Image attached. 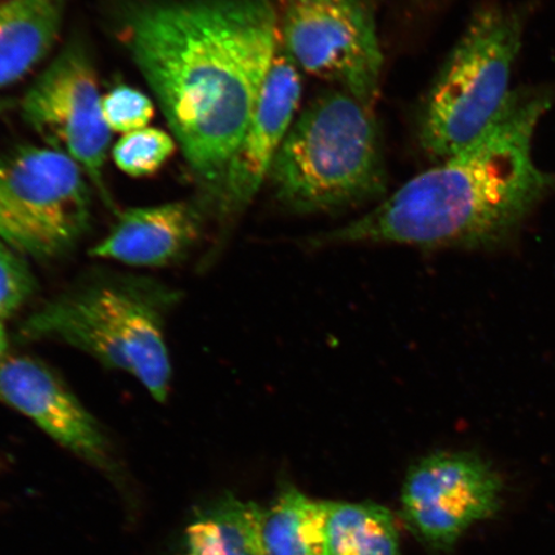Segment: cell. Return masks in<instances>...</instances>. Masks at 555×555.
Instances as JSON below:
<instances>
[{
  "label": "cell",
  "instance_id": "obj_18",
  "mask_svg": "<svg viewBox=\"0 0 555 555\" xmlns=\"http://www.w3.org/2000/svg\"><path fill=\"white\" fill-rule=\"evenodd\" d=\"M29 263L0 240V321L15 317L37 294Z\"/></svg>",
  "mask_w": 555,
  "mask_h": 555
},
{
  "label": "cell",
  "instance_id": "obj_16",
  "mask_svg": "<svg viewBox=\"0 0 555 555\" xmlns=\"http://www.w3.org/2000/svg\"><path fill=\"white\" fill-rule=\"evenodd\" d=\"M330 555H400L395 517L376 503L332 502Z\"/></svg>",
  "mask_w": 555,
  "mask_h": 555
},
{
  "label": "cell",
  "instance_id": "obj_14",
  "mask_svg": "<svg viewBox=\"0 0 555 555\" xmlns=\"http://www.w3.org/2000/svg\"><path fill=\"white\" fill-rule=\"evenodd\" d=\"M262 508L233 494L207 503L185 529L182 555H267Z\"/></svg>",
  "mask_w": 555,
  "mask_h": 555
},
{
  "label": "cell",
  "instance_id": "obj_6",
  "mask_svg": "<svg viewBox=\"0 0 555 555\" xmlns=\"http://www.w3.org/2000/svg\"><path fill=\"white\" fill-rule=\"evenodd\" d=\"M92 191L78 164L46 145L2 152L0 240L25 259L66 258L92 224Z\"/></svg>",
  "mask_w": 555,
  "mask_h": 555
},
{
  "label": "cell",
  "instance_id": "obj_15",
  "mask_svg": "<svg viewBox=\"0 0 555 555\" xmlns=\"http://www.w3.org/2000/svg\"><path fill=\"white\" fill-rule=\"evenodd\" d=\"M331 505L287 485L268 508H262L261 538L267 555H330Z\"/></svg>",
  "mask_w": 555,
  "mask_h": 555
},
{
  "label": "cell",
  "instance_id": "obj_2",
  "mask_svg": "<svg viewBox=\"0 0 555 555\" xmlns=\"http://www.w3.org/2000/svg\"><path fill=\"white\" fill-rule=\"evenodd\" d=\"M553 101L545 88L513 90L480 141L418 173L363 217L310 238V245L475 248L503 240L555 190V173L533 157L537 130Z\"/></svg>",
  "mask_w": 555,
  "mask_h": 555
},
{
  "label": "cell",
  "instance_id": "obj_5",
  "mask_svg": "<svg viewBox=\"0 0 555 555\" xmlns=\"http://www.w3.org/2000/svg\"><path fill=\"white\" fill-rule=\"evenodd\" d=\"M526 23V10L515 5L490 3L472 16L420 114V145L436 164L480 141L502 114Z\"/></svg>",
  "mask_w": 555,
  "mask_h": 555
},
{
  "label": "cell",
  "instance_id": "obj_10",
  "mask_svg": "<svg viewBox=\"0 0 555 555\" xmlns=\"http://www.w3.org/2000/svg\"><path fill=\"white\" fill-rule=\"evenodd\" d=\"M301 94L300 69L280 46L251 121L210 204V214L224 233L268 183L278 151L296 119Z\"/></svg>",
  "mask_w": 555,
  "mask_h": 555
},
{
  "label": "cell",
  "instance_id": "obj_17",
  "mask_svg": "<svg viewBox=\"0 0 555 555\" xmlns=\"http://www.w3.org/2000/svg\"><path fill=\"white\" fill-rule=\"evenodd\" d=\"M177 147L176 138L168 131L147 127L121 135L111 152L122 172L129 177L144 178L162 169Z\"/></svg>",
  "mask_w": 555,
  "mask_h": 555
},
{
  "label": "cell",
  "instance_id": "obj_12",
  "mask_svg": "<svg viewBox=\"0 0 555 555\" xmlns=\"http://www.w3.org/2000/svg\"><path fill=\"white\" fill-rule=\"evenodd\" d=\"M208 215L203 199L128 208L90 255L129 267L173 266L196 245Z\"/></svg>",
  "mask_w": 555,
  "mask_h": 555
},
{
  "label": "cell",
  "instance_id": "obj_9",
  "mask_svg": "<svg viewBox=\"0 0 555 555\" xmlns=\"http://www.w3.org/2000/svg\"><path fill=\"white\" fill-rule=\"evenodd\" d=\"M504 483L491 464L467 451H439L408 470L401 491L402 515L423 543L453 550L472 527L494 518Z\"/></svg>",
  "mask_w": 555,
  "mask_h": 555
},
{
  "label": "cell",
  "instance_id": "obj_8",
  "mask_svg": "<svg viewBox=\"0 0 555 555\" xmlns=\"http://www.w3.org/2000/svg\"><path fill=\"white\" fill-rule=\"evenodd\" d=\"M102 99L92 59L81 44L69 43L26 90L21 116L46 147L80 166L111 207L104 170L113 131L104 121Z\"/></svg>",
  "mask_w": 555,
  "mask_h": 555
},
{
  "label": "cell",
  "instance_id": "obj_19",
  "mask_svg": "<svg viewBox=\"0 0 555 555\" xmlns=\"http://www.w3.org/2000/svg\"><path fill=\"white\" fill-rule=\"evenodd\" d=\"M102 109L108 129L122 135L147 128L155 116L150 96L129 86H117L104 94Z\"/></svg>",
  "mask_w": 555,
  "mask_h": 555
},
{
  "label": "cell",
  "instance_id": "obj_1",
  "mask_svg": "<svg viewBox=\"0 0 555 555\" xmlns=\"http://www.w3.org/2000/svg\"><path fill=\"white\" fill-rule=\"evenodd\" d=\"M121 41L210 204L237 151L278 50L273 0H144Z\"/></svg>",
  "mask_w": 555,
  "mask_h": 555
},
{
  "label": "cell",
  "instance_id": "obj_20",
  "mask_svg": "<svg viewBox=\"0 0 555 555\" xmlns=\"http://www.w3.org/2000/svg\"><path fill=\"white\" fill-rule=\"evenodd\" d=\"M10 337L9 333L4 327L3 321H0V366H2L7 359H9L10 353Z\"/></svg>",
  "mask_w": 555,
  "mask_h": 555
},
{
  "label": "cell",
  "instance_id": "obj_3",
  "mask_svg": "<svg viewBox=\"0 0 555 555\" xmlns=\"http://www.w3.org/2000/svg\"><path fill=\"white\" fill-rule=\"evenodd\" d=\"M179 300L176 288L155 278L92 270L27 315L16 338L74 347L165 402L172 379L166 323Z\"/></svg>",
  "mask_w": 555,
  "mask_h": 555
},
{
  "label": "cell",
  "instance_id": "obj_13",
  "mask_svg": "<svg viewBox=\"0 0 555 555\" xmlns=\"http://www.w3.org/2000/svg\"><path fill=\"white\" fill-rule=\"evenodd\" d=\"M66 0H0V89L15 85L51 53Z\"/></svg>",
  "mask_w": 555,
  "mask_h": 555
},
{
  "label": "cell",
  "instance_id": "obj_7",
  "mask_svg": "<svg viewBox=\"0 0 555 555\" xmlns=\"http://www.w3.org/2000/svg\"><path fill=\"white\" fill-rule=\"evenodd\" d=\"M278 12L282 50L298 69L374 106L384 54L370 0H283Z\"/></svg>",
  "mask_w": 555,
  "mask_h": 555
},
{
  "label": "cell",
  "instance_id": "obj_11",
  "mask_svg": "<svg viewBox=\"0 0 555 555\" xmlns=\"http://www.w3.org/2000/svg\"><path fill=\"white\" fill-rule=\"evenodd\" d=\"M0 402L82 461L115 474L113 450L100 422L40 360L25 356L5 360L0 366Z\"/></svg>",
  "mask_w": 555,
  "mask_h": 555
},
{
  "label": "cell",
  "instance_id": "obj_4",
  "mask_svg": "<svg viewBox=\"0 0 555 555\" xmlns=\"http://www.w3.org/2000/svg\"><path fill=\"white\" fill-rule=\"evenodd\" d=\"M268 183L278 203L301 215L385 198L384 145L373 107L339 89L317 96L291 125Z\"/></svg>",
  "mask_w": 555,
  "mask_h": 555
}]
</instances>
